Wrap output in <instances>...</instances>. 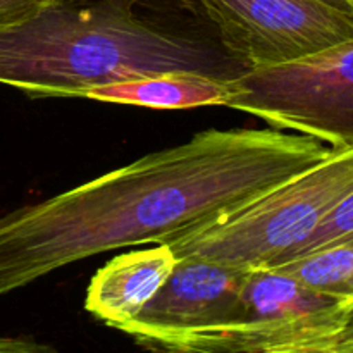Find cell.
<instances>
[{
	"label": "cell",
	"mask_w": 353,
	"mask_h": 353,
	"mask_svg": "<svg viewBox=\"0 0 353 353\" xmlns=\"http://www.w3.org/2000/svg\"><path fill=\"white\" fill-rule=\"evenodd\" d=\"M333 150L283 130H207L52 199L0 216V296L124 247L209 226Z\"/></svg>",
	"instance_id": "obj_1"
},
{
	"label": "cell",
	"mask_w": 353,
	"mask_h": 353,
	"mask_svg": "<svg viewBox=\"0 0 353 353\" xmlns=\"http://www.w3.org/2000/svg\"><path fill=\"white\" fill-rule=\"evenodd\" d=\"M171 71L233 78L245 69L209 41L143 19L133 0H64L0 28V83L33 99Z\"/></svg>",
	"instance_id": "obj_2"
},
{
	"label": "cell",
	"mask_w": 353,
	"mask_h": 353,
	"mask_svg": "<svg viewBox=\"0 0 353 353\" xmlns=\"http://www.w3.org/2000/svg\"><path fill=\"white\" fill-rule=\"evenodd\" d=\"M353 192V147L330 155L236 212L168 241L176 257L241 269L274 268L299 254L327 214Z\"/></svg>",
	"instance_id": "obj_3"
},
{
	"label": "cell",
	"mask_w": 353,
	"mask_h": 353,
	"mask_svg": "<svg viewBox=\"0 0 353 353\" xmlns=\"http://www.w3.org/2000/svg\"><path fill=\"white\" fill-rule=\"evenodd\" d=\"M352 307L279 269H248L240 302L226 323L159 341L152 350L331 353Z\"/></svg>",
	"instance_id": "obj_4"
},
{
	"label": "cell",
	"mask_w": 353,
	"mask_h": 353,
	"mask_svg": "<svg viewBox=\"0 0 353 353\" xmlns=\"http://www.w3.org/2000/svg\"><path fill=\"white\" fill-rule=\"evenodd\" d=\"M226 107L331 148L353 147V38L295 61L245 69L231 78Z\"/></svg>",
	"instance_id": "obj_5"
},
{
	"label": "cell",
	"mask_w": 353,
	"mask_h": 353,
	"mask_svg": "<svg viewBox=\"0 0 353 353\" xmlns=\"http://www.w3.org/2000/svg\"><path fill=\"white\" fill-rule=\"evenodd\" d=\"M241 69L295 61L353 38V16L324 0H179Z\"/></svg>",
	"instance_id": "obj_6"
},
{
	"label": "cell",
	"mask_w": 353,
	"mask_h": 353,
	"mask_svg": "<svg viewBox=\"0 0 353 353\" xmlns=\"http://www.w3.org/2000/svg\"><path fill=\"white\" fill-rule=\"evenodd\" d=\"M248 269L178 257L168 281L119 331L150 348L159 341L226 323L236 310Z\"/></svg>",
	"instance_id": "obj_7"
},
{
	"label": "cell",
	"mask_w": 353,
	"mask_h": 353,
	"mask_svg": "<svg viewBox=\"0 0 353 353\" xmlns=\"http://www.w3.org/2000/svg\"><path fill=\"white\" fill-rule=\"evenodd\" d=\"M176 262L169 243L110 259L90 279L85 309L109 327L121 330L157 295Z\"/></svg>",
	"instance_id": "obj_8"
},
{
	"label": "cell",
	"mask_w": 353,
	"mask_h": 353,
	"mask_svg": "<svg viewBox=\"0 0 353 353\" xmlns=\"http://www.w3.org/2000/svg\"><path fill=\"white\" fill-rule=\"evenodd\" d=\"M231 97V78L193 71H171L95 86L85 99L121 105L178 110L224 105Z\"/></svg>",
	"instance_id": "obj_9"
},
{
	"label": "cell",
	"mask_w": 353,
	"mask_h": 353,
	"mask_svg": "<svg viewBox=\"0 0 353 353\" xmlns=\"http://www.w3.org/2000/svg\"><path fill=\"white\" fill-rule=\"evenodd\" d=\"M302 285L340 302L353 303V243L333 245L274 265Z\"/></svg>",
	"instance_id": "obj_10"
},
{
	"label": "cell",
	"mask_w": 353,
	"mask_h": 353,
	"mask_svg": "<svg viewBox=\"0 0 353 353\" xmlns=\"http://www.w3.org/2000/svg\"><path fill=\"white\" fill-rule=\"evenodd\" d=\"M343 243H353V192L327 214L295 257Z\"/></svg>",
	"instance_id": "obj_11"
},
{
	"label": "cell",
	"mask_w": 353,
	"mask_h": 353,
	"mask_svg": "<svg viewBox=\"0 0 353 353\" xmlns=\"http://www.w3.org/2000/svg\"><path fill=\"white\" fill-rule=\"evenodd\" d=\"M64 0H0V28L23 23Z\"/></svg>",
	"instance_id": "obj_12"
},
{
	"label": "cell",
	"mask_w": 353,
	"mask_h": 353,
	"mask_svg": "<svg viewBox=\"0 0 353 353\" xmlns=\"http://www.w3.org/2000/svg\"><path fill=\"white\" fill-rule=\"evenodd\" d=\"M48 345H41L33 338H0V353H40L50 352Z\"/></svg>",
	"instance_id": "obj_13"
},
{
	"label": "cell",
	"mask_w": 353,
	"mask_h": 353,
	"mask_svg": "<svg viewBox=\"0 0 353 353\" xmlns=\"http://www.w3.org/2000/svg\"><path fill=\"white\" fill-rule=\"evenodd\" d=\"M331 353H353V307L348 314V319L345 323L343 330L336 336Z\"/></svg>",
	"instance_id": "obj_14"
},
{
	"label": "cell",
	"mask_w": 353,
	"mask_h": 353,
	"mask_svg": "<svg viewBox=\"0 0 353 353\" xmlns=\"http://www.w3.org/2000/svg\"><path fill=\"white\" fill-rule=\"evenodd\" d=\"M324 2L331 3V6L336 7V9L343 10V12L352 14L353 16V0H324Z\"/></svg>",
	"instance_id": "obj_15"
}]
</instances>
